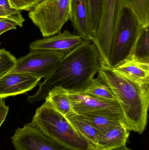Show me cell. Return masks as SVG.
Segmentation results:
<instances>
[{
    "instance_id": "17",
    "label": "cell",
    "mask_w": 149,
    "mask_h": 150,
    "mask_svg": "<svg viewBox=\"0 0 149 150\" xmlns=\"http://www.w3.org/2000/svg\"><path fill=\"white\" fill-rule=\"evenodd\" d=\"M45 99L65 117L73 112L66 90L60 86L53 88Z\"/></svg>"
},
{
    "instance_id": "23",
    "label": "cell",
    "mask_w": 149,
    "mask_h": 150,
    "mask_svg": "<svg viewBox=\"0 0 149 150\" xmlns=\"http://www.w3.org/2000/svg\"><path fill=\"white\" fill-rule=\"evenodd\" d=\"M2 55L0 57V77L9 72L15 65L17 59L5 49H1Z\"/></svg>"
},
{
    "instance_id": "14",
    "label": "cell",
    "mask_w": 149,
    "mask_h": 150,
    "mask_svg": "<svg viewBox=\"0 0 149 150\" xmlns=\"http://www.w3.org/2000/svg\"><path fill=\"white\" fill-rule=\"evenodd\" d=\"M130 130L120 124L103 134L96 146V150H112L126 145Z\"/></svg>"
},
{
    "instance_id": "13",
    "label": "cell",
    "mask_w": 149,
    "mask_h": 150,
    "mask_svg": "<svg viewBox=\"0 0 149 150\" xmlns=\"http://www.w3.org/2000/svg\"><path fill=\"white\" fill-rule=\"evenodd\" d=\"M112 69L134 82L149 84V64L136 61L130 58Z\"/></svg>"
},
{
    "instance_id": "3",
    "label": "cell",
    "mask_w": 149,
    "mask_h": 150,
    "mask_svg": "<svg viewBox=\"0 0 149 150\" xmlns=\"http://www.w3.org/2000/svg\"><path fill=\"white\" fill-rule=\"evenodd\" d=\"M31 123L45 135L70 150H96L69 120L45 102L36 109Z\"/></svg>"
},
{
    "instance_id": "11",
    "label": "cell",
    "mask_w": 149,
    "mask_h": 150,
    "mask_svg": "<svg viewBox=\"0 0 149 150\" xmlns=\"http://www.w3.org/2000/svg\"><path fill=\"white\" fill-rule=\"evenodd\" d=\"M84 40L79 35L65 30L53 36L36 40L30 44L29 50H54L66 53Z\"/></svg>"
},
{
    "instance_id": "24",
    "label": "cell",
    "mask_w": 149,
    "mask_h": 150,
    "mask_svg": "<svg viewBox=\"0 0 149 150\" xmlns=\"http://www.w3.org/2000/svg\"><path fill=\"white\" fill-rule=\"evenodd\" d=\"M39 0H8L11 8L20 11H30L38 4Z\"/></svg>"
},
{
    "instance_id": "30",
    "label": "cell",
    "mask_w": 149,
    "mask_h": 150,
    "mask_svg": "<svg viewBox=\"0 0 149 150\" xmlns=\"http://www.w3.org/2000/svg\"><path fill=\"white\" fill-rule=\"evenodd\" d=\"M44 1V0H39V1H39V3L41 2H42V1Z\"/></svg>"
},
{
    "instance_id": "20",
    "label": "cell",
    "mask_w": 149,
    "mask_h": 150,
    "mask_svg": "<svg viewBox=\"0 0 149 150\" xmlns=\"http://www.w3.org/2000/svg\"><path fill=\"white\" fill-rule=\"evenodd\" d=\"M122 6L131 10L142 27L149 25V0H121Z\"/></svg>"
},
{
    "instance_id": "25",
    "label": "cell",
    "mask_w": 149,
    "mask_h": 150,
    "mask_svg": "<svg viewBox=\"0 0 149 150\" xmlns=\"http://www.w3.org/2000/svg\"><path fill=\"white\" fill-rule=\"evenodd\" d=\"M17 25V23L11 19L0 18V36L8 31L15 30Z\"/></svg>"
},
{
    "instance_id": "10",
    "label": "cell",
    "mask_w": 149,
    "mask_h": 150,
    "mask_svg": "<svg viewBox=\"0 0 149 150\" xmlns=\"http://www.w3.org/2000/svg\"><path fill=\"white\" fill-rule=\"evenodd\" d=\"M41 79L26 73L8 72L0 77V98L26 93L35 88Z\"/></svg>"
},
{
    "instance_id": "12",
    "label": "cell",
    "mask_w": 149,
    "mask_h": 150,
    "mask_svg": "<svg viewBox=\"0 0 149 150\" xmlns=\"http://www.w3.org/2000/svg\"><path fill=\"white\" fill-rule=\"evenodd\" d=\"M70 17L74 30L84 40L91 41L87 0H70Z\"/></svg>"
},
{
    "instance_id": "21",
    "label": "cell",
    "mask_w": 149,
    "mask_h": 150,
    "mask_svg": "<svg viewBox=\"0 0 149 150\" xmlns=\"http://www.w3.org/2000/svg\"><path fill=\"white\" fill-rule=\"evenodd\" d=\"M89 13V30L91 41L96 35L99 23L104 0H87Z\"/></svg>"
},
{
    "instance_id": "7",
    "label": "cell",
    "mask_w": 149,
    "mask_h": 150,
    "mask_svg": "<svg viewBox=\"0 0 149 150\" xmlns=\"http://www.w3.org/2000/svg\"><path fill=\"white\" fill-rule=\"evenodd\" d=\"M66 53L50 50L30 51L25 56L17 59L10 73H23L36 77L47 78L58 66Z\"/></svg>"
},
{
    "instance_id": "26",
    "label": "cell",
    "mask_w": 149,
    "mask_h": 150,
    "mask_svg": "<svg viewBox=\"0 0 149 150\" xmlns=\"http://www.w3.org/2000/svg\"><path fill=\"white\" fill-rule=\"evenodd\" d=\"M8 111V107L5 105V101L3 100L0 104V128L2 124L5 121Z\"/></svg>"
},
{
    "instance_id": "9",
    "label": "cell",
    "mask_w": 149,
    "mask_h": 150,
    "mask_svg": "<svg viewBox=\"0 0 149 150\" xmlns=\"http://www.w3.org/2000/svg\"><path fill=\"white\" fill-rule=\"evenodd\" d=\"M11 140L15 150H70L45 135L31 122L16 129Z\"/></svg>"
},
{
    "instance_id": "1",
    "label": "cell",
    "mask_w": 149,
    "mask_h": 150,
    "mask_svg": "<svg viewBox=\"0 0 149 150\" xmlns=\"http://www.w3.org/2000/svg\"><path fill=\"white\" fill-rule=\"evenodd\" d=\"M101 65L95 45L85 40L66 54L56 69L39 84L36 93L28 97L27 101L35 104L45 99L57 86L68 91L81 92L91 83Z\"/></svg>"
},
{
    "instance_id": "28",
    "label": "cell",
    "mask_w": 149,
    "mask_h": 150,
    "mask_svg": "<svg viewBox=\"0 0 149 150\" xmlns=\"http://www.w3.org/2000/svg\"><path fill=\"white\" fill-rule=\"evenodd\" d=\"M0 45H1V43H0ZM2 55V52H1V47H0V57Z\"/></svg>"
},
{
    "instance_id": "8",
    "label": "cell",
    "mask_w": 149,
    "mask_h": 150,
    "mask_svg": "<svg viewBox=\"0 0 149 150\" xmlns=\"http://www.w3.org/2000/svg\"><path fill=\"white\" fill-rule=\"evenodd\" d=\"M66 91L74 113L109 115L120 119L124 124L122 111L118 103L106 102L81 92Z\"/></svg>"
},
{
    "instance_id": "4",
    "label": "cell",
    "mask_w": 149,
    "mask_h": 150,
    "mask_svg": "<svg viewBox=\"0 0 149 150\" xmlns=\"http://www.w3.org/2000/svg\"><path fill=\"white\" fill-rule=\"evenodd\" d=\"M142 26L134 12L122 6L111 47L109 67L129 59Z\"/></svg>"
},
{
    "instance_id": "22",
    "label": "cell",
    "mask_w": 149,
    "mask_h": 150,
    "mask_svg": "<svg viewBox=\"0 0 149 150\" xmlns=\"http://www.w3.org/2000/svg\"><path fill=\"white\" fill-rule=\"evenodd\" d=\"M22 11L11 8L8 0H0V18H6L15 22L17 25L22 27L25 21L22 14Z\"/></svg>"
},
{
    "instance_id": "2",
    "label": "cell",
    "mask_w": 149,
    "mask_h": 150,
    "mask_svg": "<svg viewBox=\"0 0 149 150\" xmlns=\"http://www.w3.org/2000/svg\"><path fill=\"white\" fill-rule=\"evenodd\" d=\"M98 76L110 87L122 111L125 126L141 134L148 122L149 84H142L101 65Z\"/></svg>"
},
{
    "instance_id": "6",
    "label": "cell",
    "mask_w": 149,
    "mask_h": 150,
    "mask_svg": "<svg viewBox=\"0 0 149 150\" xmlns=\"http://www.w3.org/2000/svg\"><path fill=\"white\" fill-rule=\"evenodd\" d=\"M122 7L121 0H104L98 30L91 41L98 50L101 65L108 67H109L112 42Z\"/></svg>"
},
{
    "instance_id": "29",
    "label": "cell",
    "mask_w": 149,
    "mask_h": 150,
    "mask_svg": "<svg viewBox=\"0 0 149 150\" xmlns=\"http://www.w3.org/2000/svg\"><path fill=\"white\" fill-rule=\"evenodd\" d=\"M3 100V99L1 98H0V104H1V102H2V101Z\"/></svg>"
},
{
    "instance_id": "19",
    "label": "cell",
    "mask_w": 149,
    "mask_h": 150,
    "mask_svg": "<svg viewBox=\"0 0 149 150\" xmlns=\"http://www.w3.org/2000/svg\"><path fill=\"white\" fill-rule=\"evenodd\" d=\"M79 115L84 120L91 124L102 134L114 127L120 124H124L120 119L105 115L86 114Z\"/></svg>"
},
{
    "instance_id": "27",
    "label": "cell",
    "mask_w": 149,
    "mask_h": 150,
    "mask_svg": "<svg viewBox=\"0 0 149 150\" xmlns=\"http://www.w3.org/2000/svg\"><path fill=\"white\" fill-rule=\"evenodd\" d=\"M112 150H133L129 148H127L126 146L124 147H121V148H119V149H115Z\"/></svg>"
},
{
    "instance_id": "16",
    "label": "cell",
    "mask_w": 149,
    "mask_h": 150,
    "mask_svg": "<svg viewBox=\"0 0 149 150\" xmlns=\"http://www.w3.org/2000/svg\"><path fill=\"white\" fill-rule=\"evenodd\" d=\"M81 93L106 102L118 103L111 88L99 76Z\"/></svg>"
},
{
    "instance_id": "15",
    "label": "cell",
    "mask_w": 149,
    "mask_h": 150,
    "mask_svg": "<svg viewBox=\"0 0 149 150\" xmlns=\"http://www.w3.org/2000/svg\"><path fill=\"white\" fill-rule=\"evenodd\" d=\"M65 117L75 129L94 146L96 150V146L102 135V133L84 120L80 115L73 112L67 115Z\"/></svg>"
},
{
    "instance_id": "18",
    "label": "cell",
    "mask_w": 149,
    "mask_h": 150,
    "mask_svg": "<svg viewBox=\"0 0 149 150\" xmlns=\"http://www.w3.org/2000/svg\"><path fill=\"white\" fill-rule=\"evenodd\" d=\"M130 58L136 61L149 64V25L142 28Z\"/></svg>"
},
{
    "instance_id": "5",
    "label": "cell",
    "mask_w": 149,
    "mask_h": 150,
    "mask_svg": "<svg viewBox=\"0 0 149 150\" xmlns=\"http://www.w3.org/2000/svg\"><path fill=\"white\" fill-rule=\"evenodd\" d=\"M70 0H44L29 12L28 16L44 38L61 32L70 17Z\"/></svg>"
}]
</instances>
